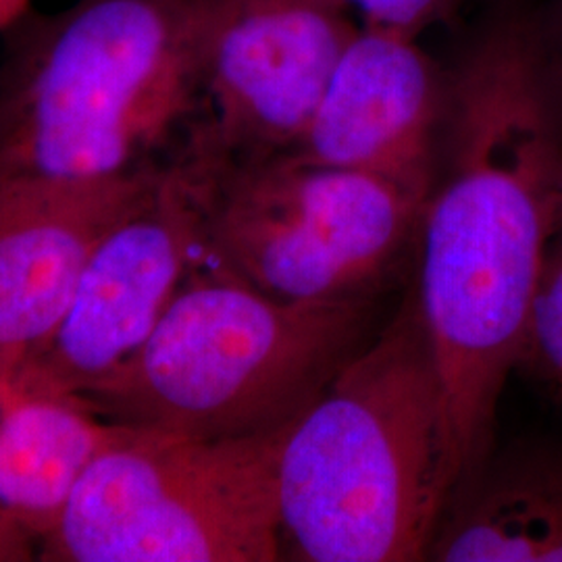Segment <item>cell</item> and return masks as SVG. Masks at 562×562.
Here are the masks:
<instances>
[{
  "label": "cell",
  "mask_w": 562,
  "mask_h": 562,
  "mask_svg": "<svg viewBox=\"0 0 562 562\" xmlns=\"http://www.w3.org/2000/svg\"><path fill=\"white\" fill-rule=\"evenodd\" d=\"M157 167L117 180L0 183V369L15 375L50 336L90 255Z\"/></svg>",
  "instance_id": "cell-10"
},
{
  "label": "cell",
  "mask_w": 562,
  "mask_h": 562,
  "mask_svg": "<svg viewBox=\"0 0 562 562\" xmlns=\"http://www.w3.org/2000/svg\"><path fill=\"white\" fill-rule=\"evenodd\" d=\"M457 485L442 373L411 290L283 438L281 559L425 561Z\"/></svg>",
  "instance_id": "cell-2"
},
{
  "label": "cell",
  "mask_w": 562,
  "mask_h": 562,
  "mask_svg": "<svg viewBox=\"0 0 562 562\" xmlns=\"http://www.w3.org/2000/svg\"><path fill=\"white\" fill-rule=\"evenodd\" d=\"M517 369L562 392V257L554 248L527 319Z\"/></svg>",
  "instance_id": "cell-13"
},
{
  "label": "cell",
  "mask_w": 562,
  "mask_h": 562,
  "mask_svg": "<svg viewBox=\"0 0 562 562\" xmlns=\"http://www.w3.org/2000/svg\"><path fill=\"white\" fill-rule=\"evenodd\" d=\"M290 425L234 440L125 425L81 475L38 561H280Z\"/></svg>",
  "instance_id": "cell-5"
},
{
  "label": "cell",
  "mask_w": 562,
  "mask_h": 562,
  "mask_svg": "<svg viewBox=\"0 0 562 562\" xmlns=\"http://www.w3.org/2000/svg\"><path fill=\"white\" fill-rule=\"evenodd\" d=\"M357 27H378L422 36L461 0H323Z\"/></svg>",
  "instance_id": "cell-14"
},
{
  "label": "cell",
  "mask_w": 562,
  "mask_h": 562,
  "mask_svg": "<svg viewBox=\"0 0 562 562\" xmlns=\"http://www.w3.org/2000/svg\"><path fill=\"white\" fill-rule=\"evenodd\" d=\"M561 44H562V0H561ZM559 55V53H557ZM559 59H561L562 63V55H559Z\"/></svg>",
  "instance_id": "cell-19"
},
{
  "label": "cell",
  "mask_w": 562,
  "mask_h": 562,
  "mask_svg": "<svg viewBox=\"0 0 562 562\" xmlns=\"http://www.w3.org/2000/svg\"><path fill=\"white\" fill-rule=\"evenodd\" d=\"M123 431L76 401L27 396L0 429V515L41 550L86 469Z\"/></svg>",
  "instance_id": "cell-12"
},
{
  "label": "cell",
  "mask_w": 562,
  "mask_h": 562,
  "mask_svg": "<svg viewBox=\"0 0 562 562\" xmlns=\"http://www.w3.org/2000/svg\"><path fill=\"white\" fill-rule=\"evenodd\" d=\"M199 115L196 0H78L21 21L0 67V183L127 178Z\"/></svg>",
  "instance_id": "cell-3"
},
{
  "label": "cell",
  "mask_w": 562,
  "mask_h": 562,
  "mask_svg": "<svg viewBox=\"0 0 562 562\" xmlns=\"http://www.w3.org/2000/svg\"><path fill=\"white\" fill-rule=\"evenodd\" d=\"M562 225V63L531 21L490 25L446 74L434 180L417 229L415 296L469 482Z\"/></svg>",
  "instance_id": "cell-1"
},
{
  "label": "cell",
  "mask_w": 562,
  "mask_h": 562,
  "mask_svg": "<svg viewBox=\"0 0 562 562\" xmlns=\"http://www.w3.org/2000/svg\"><path fill=\"white\" fill-rule=\"evenodd\" d=\"M427 559L562 562V452H492L454 492Z\"/></svg>",
  "instance_id": "cell-11"
},
{
  "label": "cell",
  "mask_w": 562,
  "mask_h": 562,
  "mask_svg": "<svg viewBox=\"0 0 562 562\" xmlns=\"http://www.w3.org/2000/svg\"><path fill=\"white\" fill-rule=\"evenodd\" d=\"M38 559V542L25 533L18 522L0 515V562H23Z\"/></svg>",
  "instance_id": "cell-15"
},
{
  "label": "cell",
  "mask_w": 562,
  "mask_h": 562,
  "mask_svg": "<svg viewBox=\"0 0 562 562\" xmlns=\"http://www.w3.org/2000/svg\"><path fill=\"white\" fill-rule=\"evenodd\" d=\"M204 255L280 301L378 299L417 240L427 196L294 155L225 162L186 144Z\"/></svg>",
  "instance_id": "cell-6"
},
{
  "label": "cell",
  "mask_w": 562,
  "mask_h": 562,
  "mask_svg": "<svg viewBox=\"0 0 562 562\" xmlns=\"http://www.w3.org/2000/svg\"><path fill=\"white\" fill-rule=\"evenodd\" d=\"M554 250L559 252L562 257V225H561V232H559V236H557V244H554Z\"/></svg>",
  "instance_id": "cell-18"
},
{
  "label": "cell",
  "mask_w": 562,
  "mask_h": 562,
  "mask_svg": "<svg viewBox=\"0 0 562 562\" xmlns=\"http://www.w3.org/2000/svg\"><path fill=\"white\" fill-rule=\"evenodd\" d=\"M34 0H0V34L13 32L25 20Z\"/></svg>",
  "instance_id": "cell-17"
},
{
  "label": "cell",
  "mask_w": 562,
  "mask_h": 562,
  "mask_svg": "<svg viewBox=\"0 0 562 562\" xmlns=\"http://www.w3.org/2000/svg\"><path fill=\"white\" fill-rule=\"evenodd\" d=\"M378 317V299L280 301L202 255L140 348L74 401L202 440L271 434L322 396Z\"/></svg>",
  "instance_id": "cell-4"
},
{
  "label": "cell",
  "mask_w": 562,
  "mask_h": 562,
  "mask_svg": "<svg viewBox=\"0 0 562 562\" xmlns=\"http://www.w3.org/2000/svg\"><path fill=\"white\" fill-rule=\"evenodd\" d=\"M446 104V74L419 36L357 27L308 125L302 161L382 176L427 196Z\"/></svg>",
  "instance_id": "cell-9"
},
{
  "label": "cell",
  "mask_w": 562,
  "mask_h": 562,
  "mask_svg": "<svg viewBox=\"0 0 562 562\" xmlns=\"http://www.w3.org/2000/svg\"><path fill=\"white\" fill-rule=\"evenodd\" d=\"M27 394L23 390V385L18 382V378L11 371L0 369V429L4 427V423L11 419V415L20 408L21 402L25 401Z\"/></svg>",
  "instance_id": "cell-16"
},
{
  "label": "cell",
  "mask_w": 562,
  "mask_h": 562,
  "mask_svg": "<svg viewBox=\"0 0 562 562\" xmlns=\"http://www.w3.org/2000/svg\"><path fill=\"white\" fill-rule=\"evenodd\" d=\"M202 255L201 183L180 148L90 255L57 327L15 371L23 390L74 401L106 380L153 334Z\"/></svg>",
  "instance_id": "cell-7"
},
{
  "label": "cell",
  "mask_w": 562,
  "mask_h": 562,
  "mask_svg": "<svg viewBox=\"0 0 562 562\" xmlns=\"http://www.w3.org/2000/svg\"><path fill=\"white\" fill-rule=\"evenodd\" d=\"M355 30L323 0H196L199 115L186 142L225 162L290 153Z\"/></svg>",
  "instance_id": "cell-8"
}]
</instances>
